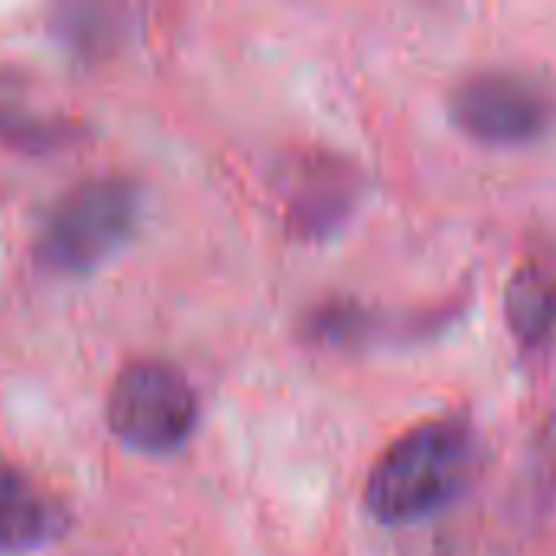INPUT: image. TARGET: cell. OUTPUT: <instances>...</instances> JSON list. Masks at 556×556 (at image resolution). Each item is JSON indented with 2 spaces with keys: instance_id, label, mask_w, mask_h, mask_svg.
<instances>
[{
  "instance_id": "1",
  "label": "cell",
  "mask_w": 556,
  "mask_h": 556,
  "mask_svg": "<svg viewBox=\"0 0 556 556\" xmlns=\"http://www.w3.org/2000/svg\"><path fill=\"white\" fill-rule=\"evenodd\" d=\"M476 466L479 443L469 420H424L378 456L365 482V508L381 525L427 521L469 489Z\"/></svg>"
},
{
  "instance_id": "2",
  "label": "cell",
  "mask_w": 556,
  "mask_h": 556,
  "mask_svg": "<svg viewBox=\"0 0 556 556\" xmlns=\"http://www.w3.org/2000/svg\"><path fill=\"white\" fill-rule=\"evenodd\" d=\"M143 215L134 179L104 173L75 182L46 212L36 235V261L59 277H85L117 257Z\"/></svg>"
},
{
  "instance_id": "3",
  "label": "cell",
  "mask_w": 556,
  "mask_h": 556,
  "mask_svg": "<svg viewBox=\"0 0 556 556\" xmlns=\"http://www.w3.org/2000/svg\"><path fill=\"white\" fill-rule=\"evenodd\" d=\"M108 427L137 453L166 456L182 450L199 427V394L169 362L143 358L121 368L108 391Z\"/></svg>"
},
{
  "instance_id": "4",
  "label": "cell",
  "mask_w": 556,
  "mask_h": 556,
  "mask_svg": "<svg viewBox=\"0 0 556 556\" xmlns=\"http://www.w3.org/2000/svg\"><path fill=\"white\" fill-rule=\"evenodd\" d=\"M450 117L485 147H528L554 130L556 88L525 68H482L453 88Z\"/></svg>"
},
{
  "instance_id": "5",
  "label": "cell",
  "mask_w": 556,
  "mask_h": 556,
  "mask_svg": "<svg viewBox=\"0 0 556 556\" xmlns=\"http://www.w3.org/2000/svg\"><path fill=\"white\" fill-rule=\"evenodd\" d=\"M72 518L26 472L0 466V556L36 554L62 541Z\"/></svg>"
},
{
  "instance_id": "6",
  "label": "cell",
  "mask_w": 556,
  "mask_h": 556,
  "mask_svg": "<svg viewBox=\"0 0 556 556\" xmlns=\"http://www.w3.org/2000/svg\"><path fill=\"white\" fill-rule=\"evenodd\" d=\"M505 319L518 342L541 345L556 329V264L525 261L505 287Z\"/></svg>"
},
{
  "instance_id": "7",
  "label": "cell",
  "mask_w": 556,
  "mask_h": 556,
  "mask_svg": "<svg viewBox=\"0 0 556 556\" xmlns=\"http://www.w3.org/2000/svg\"><path fill=\"white\" fill-rule=\"evenodd\" d=\"M81 137V127L59 114H36L29 108L0 104V143L26 153H52Z\"/></svg>"
}]
</instances>
